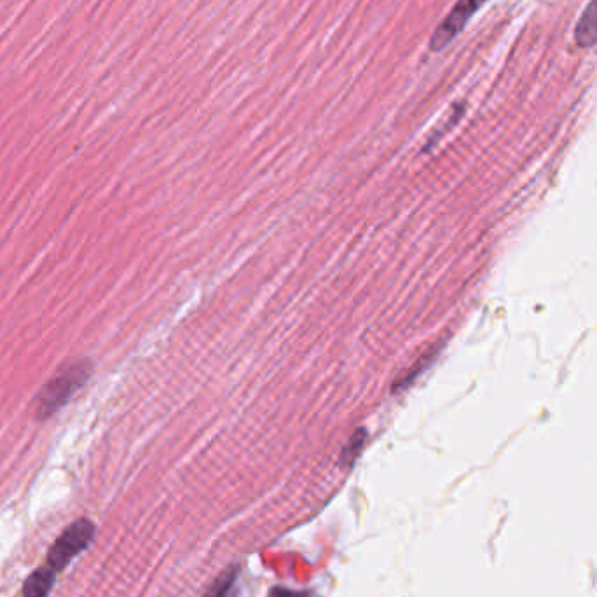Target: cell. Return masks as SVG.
<instances>
[{
    "label": "cell",
    "mask_w": 597,
    "mask_h": 597,
    "mask_svg": "<svg viewBox=\"0 0 597 597\" xmlns=\"http://www.w3.org/2000/svg\"><path fill=\"white\" fill-rule=\"evenodd\" d=\"M95 531H97L95 524L88 519L72 522L49 550L48 566H51L56 573L67 568V564L77 554H81L84 549L90 547V543L95 538Z\"/></svg>",
    "instance_id": "cell-2"
},
{
    "label": "cell",
    "mask_w": 597,
    "mask_h": 597,
    "mask_svg": "<svg viewBox=\"0 0 597 597\" xmlns=\"http://www.w3.org/2000/svg\"><path fill=\"white\" fill-rule=\"evenodd\" d=\"M365 437H367L365 430H358V432L351 437L350 442H348V446H346V449H344L343 463L350 465V463L355 461L358 453H360V451H362V447H364Z\"/></svg>",
    "instance_id": "cell-7"
},
{
    "label": "cell",
    "mask_w": 597,
    "mask_h": 597,
    "mask_svg": "<svg viewBox=\"0 0 597 597\" xmlns=\"http://www.w3.org/2000/svg\"><path fill=\"white\" fill-rule=\"evenodd\" d=\"M90 376L91 364L88 360H77L63 367L39 393L35 402V418L41 421L51 418L63 405L69 404L70 398L86 385Z\"/></svg>",
    "instance_id": "cell-1"
},
{
    "label": "cell",
    "mask_w": 597,
    "mask_h": 597,
    "mask_svg": "<svg viewBox=\"0 0 597 597\" xmlns=\"http://www.w3.org/2000/svg\"><path fill=\"white\" fill-rule=\"evenodd\" d=\"M484 2L486 0H458L451 14L440 23V27L432 35L430 48L433 51H440L449 46L454 41V37L465 28L470 18L481 9Z\"/></svg>",
    "instance_id": "cell-3"
},
{
    "label": "cell",
    "mask_w": 597,
    "mask_h": 597,
    "mask_svg": "<svg viewBox=\"0 0 597 597\" xmlns=\"http://www.w3.org/2000/svg\"><path fill=\"white\" fill-rule=\"evenodd\" d=\"M236 570H227L203 597H233L236 589Z\"/></svg>",
    "instance_id": "cell-6"
},
{
    "label": "cell",
    "mask_w": 597,
    "mask_h": 597,
    "mask_svg": "<svg viewBox=\"0 0 597 597\" xmlns=\"http://www.w3.org/2000/svg\"><path fill=\"white\" fill-rule=\"evenodd\" d=\"M56 571L51 566H44L35 570L23 585V596L25 597H48L55 585Z\"/></svg>",
    "instance_id": "cell-5"
},
{
    "label": "cell",
    "mask_w": 597,
    "mask_h": 597,
    "mask_svg": "<svg viewBox=\"0 0 597 597\" xmlns=\"http://www.w3.org/2000/svg\"><path fill=\"white\" fill-rule=\"evenodd\" d=\"M269 597H309L308 594L302 592L289 591V589H282V587H275L273 591L269 592Z\"/></svg>",
    "instance_id": "cell-8"
},
{
    "label": "cell",
    "mask_w": 597,
    "mask_h": 597,
    "mask_svg": "<svg viewBox=\"0 0 597 597\" xmlns=\"http://www.w3.org/2000/svg\"><path fill=\"white\" fill-rule=\"evenodd\" d=\"M575 41L580 48L597 46V0H591L575 28Z\"/></svg>",
    "instance_id": "cell-4"
}]
</instances>
